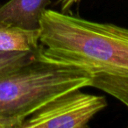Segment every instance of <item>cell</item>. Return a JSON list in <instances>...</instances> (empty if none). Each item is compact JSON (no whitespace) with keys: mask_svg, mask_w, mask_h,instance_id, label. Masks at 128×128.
I'll return each mask as SVG.
<instances>
[{"mask_svg":"<svg viewBox=\"0 0 128 128\" xmlns=\"http://www.w3.org/2000/svg\"><path fill=\"white\" fill-rule=\"evenodd\" d=\"M40 43L46 56L84 68L90 87L128 108V28L46 9L40 20Z\"/></svg>","mask_w":128,"mask_h":128,"instance_id":"6da1fadb","label":"cell"},{"mask_svg":"<svg viewBox=\"0 0 128 128\" xmlns=\"http://www.w3.org/2000/svg\"><path fill=\"white\" fill-rule=\"evenodd\" d=\"M90 84L87 70L46 56L41 46L32 60L0 76V117L17 121L21 128L27 118L52 101Z\"/></svg>","mask_w":128,"mask_h":128,"instance_id":"7a4b0ae2","label":"cell"},{"mask_svg":"<svg viewBox=\"0 0 128 128\" xmlns=\"http://www.w3.org/2000/svg\"><path fill=\"white\" fill-rule=\"evenodd\" d=\"M106 106L104 96L77 90L56 98L27 118L21 128H86Z\"/></svg>","mask_w":128,"mask_h":128,"instance_id":"3957f363","label":"cell"},{"mask_svg":"<svg viewBox=\"0 0 128 128\" xmlns=\"http://www.w3.org/2000/svg\"><path fill=\"white\" fill-rule=\"evenodd\" d=\"M51 0H10L0 7V23L29 30L40 29V20Z\"/></svg>","mask_w":128,"mask_h":128,"instance_id":"277c9868","label":"cell"},{"mask_svg":"<svg viewBox=\"0 0 128 128\" xmlns=\"http://www.w3.org/2000/svg\"><path fill=\"white\" fill-rule=\"evenodd\" d=\"M40 46V29L29 30L0 23V51L37 52Z\"/></svg>","mask_w":128,"mask_h":128,"instance_id":"5b68a950","label":"cell"},{"mask_svg":"<svg viewBox=\"0 0 128 128\" xmlns=\"http://www.w3.org/2000/svg\"><path fill=\"white\" fill-rule=\"evenodd\" d=\"M40 49L37 52L0 51V76L30 62L37 56Z\"/></svg>","mask_w":128,"mask_h":128,"instance_id":"8992f818","label":"cell"},{"mask_svg":"<svg viewBox=\"0 0 128 128\" xmlns=\"http://www.w3.org/2000/svg\"><path fill=\"white\" fill-rule=\"evenodd\" d=\"M80 1L81 0H58V4H60L62 12L68 13L72 6L79 3Z\"/></svg>","mask_w":128,"mask_h":128,"instance_id":"52a82bcc","label":"cell"},{"mask_svg":"<svg viewBox=\"0 0 128 128\" xmlns=\"http://www.w3.org/2000/svg\"><path fill=\"white\" fill-rule=\"evenodd\" d=\"M0 128H20V123L0 117Z\"/></svg>","mask_w":128,"mask_h":128,"instance_id":"ba28073f","label":"cell"}]
</instances>
